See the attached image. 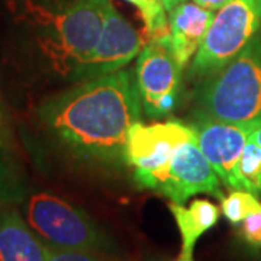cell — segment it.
Returning a JSON list of instances; mask_svg holds the SVG:
<instances>
[{
  "instance_id": "8992f818",
  "label": "cell",
  "mask_w": 261,
  "mask_h": 261,
  "mask_svg": "<svg viewBox=\"0 0 261 261\" xmlns=\"http://www.w3.org/2000/svg\"><path fill=\"white\" fill-rule=\"evenodd\" d=\"M195 137L192 125L178 121L134 123L128 132L125 163L134 167L138 186L157 192L166 180L176 149Z\"/></svg>"
},
{
  "instance_id": "cb8c5ba5",
  "label": "cell",
  "mask_w": 261,
  "mask_h": 261,
  "mask_svg": "<svg viewBox=\"0 0 261 261\" xmlns=\"http://www.w3.org/2000/svg\"><path fill=\"white\" fill-rule=\"evenodd\" d=\"M174 261H177V260H174Z\"/></svg>"
},
{
  "instance_id": "4fadbf2b",
  "label": "cell",
  "mask_w": 261,
  "mask_h": 261,
  "mask_svg": "<svg viewBox=\"0 0 261 261\" xmlns=\"http://www.w3.org/2000/svg\"><path fill=\"white\" fill-rule=\"evenodd\" d=\"M168 209L181 235V248L177 261H195L193 251L196 243L203 233L218 224L221 216L219 207L207 199H195L189 206L170 202Z\"/></svg>"
},
{
  "instance_id": "e0dca14e",
  "label": "cell",
  "mask_w": 261,
  "mask_h": 261,
  "mask_svg": "<svg viewBox=\"0 0 261 261\" xmlns=\"http://www.w3.org/2000/svg\"><path fill=\"white\" fill-rule=\"evenodd\" d=\"M141 13L145 25V34L149 39L161 37L168 32V13L164 0H126Z\"/></svg>"
},
{
  "instance_id": "ffe728a7",
  "label": "cell",
  "mask_w": 261,
  "mask_h": 261,
  "mask_svg": "<svg viewBox=\"0 0 261 261\" xmlns=\"http://www.w3.org/2000/svg\"><path fill=\"white\" fill-rule=\"evenodd\" d=\"M0 147L6 149H13L15 147V137H13V128L12 122L5 108L0 103Z\"/></svg>"
},
{
  "instance_id": "9a60e30c",
  "label": "cell",
  "mask_w": 261,
  "mask_h": 261,
  "mask_svg": "<svg viewBox=\"0 0 261 261\" xmlns=\"http://www.w3.org/2000/svg\"><path fill=\"white\" fill-rule=\"evenodd\" d=\"M237 178L240 190L261 195V145L252 138H248L240 159Z\"/></svg>"
},
{
  "instance_id": "44dd1931",
  "label": "cell",
  "mask_w": 261,
  "mask_h": 261,
  "mask_svg": "<svg viewBox=\"0 0 261 261\" xmlns=\"http://www.w3.org/2000/svg\"><path fill=\"white\" fill-rule=\"evenodd\" d=\"M192 2H195L196 5H199V6L205 8V9L216 12V10L221 9L225 3H228L229 0H192Z\"/></svg>"
},
{
  "instance_id": "5bb4252c",
  "label": "cell",
  "mask_w": 261,
  "mask_h": 261,
  "mask_svg": "<svg viewBox=\"0 0 261 261\" xmlns=\"http://www.w3.org/2000/svg\"><path fill=\"white\" fill-rule=\"evenodd\" d=\"M25 197L23 174L12 157V151L0 147V206L22 203Z\"/></svg>"
},
{
  "instance_id": "7a4b0ae2",
  "label": "cell",
  "mask_w": 261,
  "mask_h": 261,
  "mask_svg": "<svg viewBox=\"0 0 261 261\" xmlns=\"http://www.w3.org/2000/svg\"><path fill=\"white\" fill-rule=\"evenodd\" d=\"M109 0H65L53 9L34 8L39 27L38 44L57 73L74 79L102 35Z\"/></svg>"
},
{
  "instance_id": "8fae6325",
  "label": "cell",
  "mask_w": 261,
  "mask_h": 261,
  "mask_svg": "<svg viewBox=\"0 0 261 261\" xmlns=\"http://www.w3.org/2000/svg\"><path fill=\"white\" fill-rule=\"evenodd\" d=\"M214 16V10L205 9L189 0L168 12V42L183 68L193 61L196 53L205 41Z\"/></svg>"
},
{
  "instance_id": "ac0fdd59",
  "label": "cell",
  "mask_w": 261,
  "mask_h": 261,
  "mask_svg": "<svg viewBox=\"0 0 261 261\" xmlns=\"http://www.w3.org/2000/svg\"><path fill=\"white\" fill-rule=\"evenodd\" d=\"M47 261H111L106 254L89 250H60L48 247Z\"/></svg>"
},
{
  "instance_id": "2e32d148",
  "label": "cell",
  "mask_w": 261,
  "mask_h": 261,
  "mask_svg": "<svg viewBox=\"0 0 261 261\" xmlns=\"http://www.w3.org/2000/svg\"><path fill=\"white\" fill-rule=\"evenodd\" d=\"M224 216L233 225H240L247 216L260 211L261 202L248 190H231V193L221 200Z\"/></svg>"
},
{
  "instance_id": "7402d4cb",
  "label": "cell",
  "mask_w": 261,
  "mask_h": 261,
  "mask_svg": "<svg viewBox=\"0 0 261 261\" xmlns=\"http://www.w3.org/2000/svg\"><path fill=\"white\" fill-rule=\"evenodd\" d=\"M248 128H250V138H252L254 141H257L261 145V118L258 121H255L254 123H251Z\"/></svg>"
},
{
  "instance_id": "6da1fadb",
  "label": "cell",
  "mask_w": 261,
  "mask_h": 261,
  "mask_svg": "<svg viewBox=\"0 0 261 261\" xmlns=\"http://www.w3.org/2000/svg\"><path fill=\"white\" fill-rule=\"evenodd\" d=\"M135 75L126 70L99 75L48 97L37 118L49 141L82 163H125L130 126L141 122Z\"/></svg>"
},
{
  "instance_id": "7c38bea8",
  "label": "cell",
  "mask_w": 261,
  "mask_h": 261,
  "mask_svg": "<svg viewBox=\"0 0 261 261\" xmlns=\"http://www.w3.org/2000/svg\"><path fill=\"white\" fill-rule=\"evenodd\" d=\"M48 247L16 205L0 206V261H47Z\"/></svg>"
},
{
  "instance_id": "3957f363",
  "label": "cell",
  "mask_w": 261,
  "mask_h": 261,
  "mask_svg": "<svg viewBox=\"0 0 261 261\" xmlns=\"http://www.w3.org/2000/svg\"><path fill=\"white\" fill-rule=\"evenodd\" d=\"M199 113L215 121L250 126L261 118V39L219 73L205 79L197 92Z\"/></svg>"
},
{
  "instance_id": "52a82bcc",
  "label": "cell",
  "mask_w": 261,
  "mask_h": 261,
  "mask_svg": "<svg viewBox=\"0 0 261 261\" xmlns=\"http://www.w3.org/2000/svg\"><path fill=\"white\" fill-rule=\"evenodd\" d=\"M181 71L167 34L151 39L142 48L135 67V86L148 118L159 119L173 112L180 93Z\"/></svg>"
},
{
  "instance_id": "ba28073f",
  "label": "cell",
  "mask_w": 261,
  "mask_h": 261,
  "mask_svg": "<svg viewBox=\"0 0 261 261\" xmlns=\"http://www.w3.org/2000/svg\"><path fill=\"white\" fill-rule=\"evenodd\" d=\"M144 47V38L115 9L112 0H109L105 10L100 39L92 56L75 71L73 80L82 82L119 71L140 56Z\"/></svg>"
},
{
  "instance_id": "5b68a950",
  "label": "cell",
  "mask_w": 261,
  "mask_h": 261,
  "mask_svg": "<svg viewBox=\"0 0 261 261\" xmlns=\"http://www.w3.org/2000/svg\"><path fill=\"white\" fill-rule=\"evenodd\" d=\"M261 31V0H229L215 12L205 41L196 53L190 75L207 79L240 56L258 38Z\"/></svg>"
},
{
  "instance_id": "30bf717a",
  "label": "cell",
  "mask_w": 261,
  "mask_h": 261,
  "mask_svg": "<svg viewBox=\"0 0 261 261\" xmlns=\"http://www.w3.org/2000/svg\"><path fill=\"white\" fill-rule=\"evenodd\" d=\"M192 128L199 147L221 181L229 190H240L237 168L250 138V128L215 121L200 113Z\"/></svg>"
},
{
  "instance_id": "9c48e42d",
  "label": "cell",
  "mask_w": 261,
  "mask_h": 261,
  "mask_svg": "<svg viewBox=\"0 0 261 261\" xmlns=\"http://www.w3.org/2000/svg\"><path fill=\"white\" fill-rule=\"evenodd\" d=\"M157 193L166 196L174 203H185L189 197L199 193L214 196L219 200L224 199L221 178L202 152L196 137L176 149L166 180Z\"/></svg>"
},
{
  "instance_id": "277c9868",
  "label": "cell",
  "mask_w": 261,
  "mask_h": 261,
  "mask_svg": "<svg viewBox=\"0 0 261 261\" xmlns=\"http://www.w3.org/2000/svg\"><path fill=\"white\" fill-rule=\"evenodd\" d=\"M22 215L47 247L103 254L115 250L112 240L89 214L60 196L48 192L27 195Z\"/></svg>"
},
{
  "instance_id": "603a6c76",
  "label": "cell",
  "mask_w": 261,
  "mask_h": 261,
  "mask_svg": "<svg viewBox=\"0 0 261 261\" xmlns=\"http://www.w3.org/2000/svg\"><path fill=\"white\" fill-rule=\"evenodd\" d=\"M183 2H186V0H164V6H166L167 13L170 12V10L173 9V8H176L177 5L183 3Z\"/></svg>"
},
{
  "instance_id": "d6986e66",
  "label": "cell",
  "mask_w": 261,
  "mask_h": 261,
  "mask_svg": "<svg viewBox=\"0 0 261 261\" xmlns=\"http://www.w3.org/2000/svg\"><path fill=\"white\" fill-rule=\"evenodd\" d=\"M241 235L251 247L261 248V209L247 216L241 222Z\"/></svg>"
}]
</instances>
